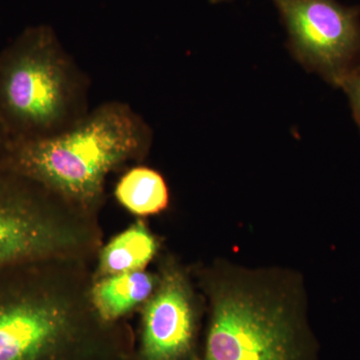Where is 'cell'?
<instances>
[{"mask_svg":"<svg viewBox=\"0 0 360 360\" xmlns=\"http://www.w3.org/2000/svg\"><path fill=\"white\" fill-rule=\"evenodd\" d=\"M97 245L96 217L0 165V269L51 258L87 259Z\"/></svg>","mask_w":360,"mask_h":360,"instance_id":"5b68a950","label":"cell"},{"mask_svg":"<svg viewBox=\"0 0 360 360\" xmlns=\"http://www.w3.org/2000/svg\"><path fill=\"white\" fill-rule=\"evenodd\" d=\"M212 272L200 360H319V343L295 276L231 265Z\"/></svg>","mask_w":360,"mask_h":360,"instance_id":"7a4b0ae2","label":"cell"},{"mask_svg":"<svg viewBox=\"0 0 360 360\" xmlns=\"http://www.w3.org/2000/svg\"><path fill=\"white\" fill-rule=\"evenodd\" d=\"M198 316L186 279L165 270L144 307L134 360H200Z\"/></svg>","mask_w":360,"mask_h":360,"instance_id":"52a82bcc","label":"cell"},{"mask_svg":"<svg viewBox=\"0 0 360 360\" xmlns=\"http://www.w3.org/2000/svg\"><path fill=\"white\" fill-rule=\"evenodd\" d=\"M341 87L345 89L349 97L355 122L360 129V70L348 78Z\"/></svg>","mask_w":360,"mask_h":360,"instance_id":"8fae6325","label":"cell"},{"mask_svg":"<svg viewBox=\"0 0 360 360\" xmlns=\"http://www.w3.org/2000/svg\"><path fill=\"white\" fill-rule=\"evenodd\" d=\"M295 58L341 87L360 70V7L338 0H272Z\"/></svg>","mask_w":360,"mask_h":360,"instance_id":"8992f818","label":"cell"},{"mask_svg":"<svg viewBox=\"0 0 360 360\" xmlns=\"http://www.w3.org/2000/svg\"><path fill=\"white\" fill-rule=\"evenodd\" d=\"M86 260L0 269V360H134L129 326L104 321L92 303Z\"/></svg>","mask_w":360,"mask_h":360,"instance_id":"6da1fadb","label":"cell"},{"mask_svg":"<svg viewBox=\"0 0 360 360\" xmlns=\"http://www.w3.org/2000/svg\"><path fill=\"white\" fill-rule=\"evenodd\" d=\"M116 200L137 217L158 214L169 205V189L165 177L153 168L136 165L118 180Z\"/></svg>","mask_w":360,"mask_h":360,"instance_id":"9c48e42d","label":"cell"},{"mask_svg":"<svg viewBox=\"0 0 360 360\" xmlns=\"http://www.w3.org/2000/svg\"><path fill=\"white\" fill-rule=\"evenodd\" d=\"M155 288V277L143 270L103 277L92 284V303L104 321L117 322L137 305L146 303Z\"/></svg>","mask_w":360,"mask_h":360,"instance_id":"ba28073f","label":"cell"},{"mask_svg":"<svg viewBox=\"0 0 360 360\" xmlns=\"http://www.w3.org/2000/svg\"><path fill=\"white\" fill-rule=\"evenodd\" d=\"M90 80L49 25L30 26L0 52V116L13 141L65 131L89 112Z\"/></svg>","mask_w":360,"mask_h":360,"instance_id":"277c9868","label":"cell"},{"mask_svg":"<svg viewBox=\"0 0 360 360\" xmlns=\"http://www.w3.org/2000/svg\"><path fill=\"white\" fill-rule=\"evenodd\" d=\"M229 1V0H210V4H222V2Z\"/></svg>","mask_w":360,"mask_h":360,"instance_id":"4fadbf2b","label":"cell"},{"mask_svg":"<svg viewBox=\"0 0 360 360\" xmlns=\"http://www.w3.org/2000/svg\"><path fill=\"white\" fill-rule=\"evenodd\" d=\"M11 141L13 139H11V134H9L4 120H2L1 116H0V160L6 153V149L8 148Z\"/></svg>","mask_w":360,"mask_h":360,"instance_id":"7c38bea8","label":"cell"},{"mask_svg":"<svg viewBox=\"0 0 360 360\" xmlns=\"http://www.w3.org/2000/svg\"><path fill=\"white\" fill-rule=\"evenodd\" d=\"M155 238L142 221L130 226L105 245L99 257L101 277L143 270L155 255Z\"/></svg>","mask_w":360,"mask_h":360,"instance_id":"30bf717a","label":"cell"},{"mask_svg":"<svg viewBox=\"0 0 360 360\" xmlns=\"http://www.w3.org/2000/svg\"><path fill=\"white\" fill-rule=\"evenodd\" d=\"M153 139V129L129 103L105 101L60 134L11 141L0 165L96 217L106 177L125 163L143 160Z\"/></svg>","mask_w":360,"mask_h":360,"instance_id":"3957f363","label":"cell"}]
</instances>
